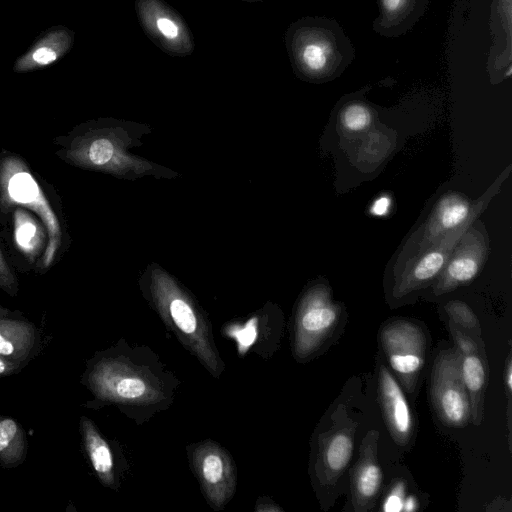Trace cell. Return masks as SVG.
<instances>
[{
  "label": "cell",
  "mask_w": 512,
  "mask_h": 512,
  "mask_svg": "<svg viewBox=\"0 0 512 512\" xmlns=\"http://www.w3.org/2000/svg\"><path fill=\"white\" fill-rule=\"evenodd\" d=\"M146 353L127 344L97 352L81 382L101 404H115L130 417L150 416L171 403L175 384L155 360H145Z\"/></svg>",
  "instance_id": "cell-1"
},
{
  "label": "cell",
  "mask_w": 512,
  "mask_h": 512,
  "mask_svg": "<svg viewBox=\"0 0 512 512\" xmlns=\"http://www.w3.org/2000/svg\"><path fill=\"white\" fill-rule=\"evenodd\" d=\"M290 66L301 80L323 83L338 78L353 62L355 48L333 18L304 16L285 31Z\"/></svg>",
  "instance_id": "cell-2"
},
{
  "label": "cell",
  "mask_w": 512,
  "mask_h": 512,
  "mask_svg": "<svg viewBox=\"0 0 512 512\" xmlns=\"http://www.w3.org/2000/svg\"><path fill=\"white\" fill-rule=\"evenodd\" d=\"M25 207L42 222L47 245L37 264L47 270L68 246V234L61 211L26 162L10 152L0 153V208Z\"/></svg>",
  "instance_id": "cell-3"
},
{
  "label": "cell",
  "mask_w": 512,
  "mask_h": 512,
  "mask_svg": "<svg viewBox=\"0 0 512 512\" xmlns=\"http://www.w3.org/2000/svg\"><path fill=\"white\" fill-rule=\"evenodd\" d=\"M153 303L165 325L212 376L218 378L224 363L216 349L210 325L188 296L170 282L155 287Z\"/></svg>",
  "instance_id": "cell-4"
},
{
  "label": "cell",
  "mask_w": 512,
  "mask_h": 512,
  "mask_svg": "<svg viewBox=\"0 0 512 512\" xmlns=\"http://www.w3.org/2000/svg\"><path fill=\"white\" fill-rule=\"evenodd\" d=\"M509 170L510 168L475 203H472L465 195L457 192L447 193L442 196L423 227L407 242L399 256L398 263L395 265V273L397 274L409 261L422 251L436 244L446 234L460 227L474 213L482 211L492 196L498 191L501 182L505 179Z\"/></svg>",
  "instance_id": "cell-5"
},
{
  "label": "cell",
  "mask_w": 512,
  "mask_h": 512,
  "mask_svg": "<svg viewBox=\"0 0 512 512\" xmlns=\"http://www.w3.org/2000/svg\"><path fill=\"white\" fill-rule=\"evenodd\" d=\"M431 396L439 419L450 427H463L470 418L469 396L461 373L458 349L441 351L431 374Z\"/></svg>",
  "instance_id": "cell-6"
},
{
  "label": "cell",
  "mask_w": 512,
  "mask_h": 512,
  "mask_svg": "<svg viewBox=\"0 0 512 512\" xmlns=\"http://www.w3.org/2000/svg\"><path fill=\"white\" fill-rule=\"evenodd\" d=\"M134 10L144 34L171 57L191 56L194 36L182 15L164 0H135Z\"/></svg>",
  "instance_id": "cell-7"
},
{
  "label": "cell",
  "mask_w": 512,
  "mask_h": 512,
  "mask_svg": "<svg viewBox=\"0 0 512 512\" xmlns=\"http://www.w3.org/2000/svg\"><path fill=\"white\" fill-rule=\"evenodd\" d=\"M339 317L338 306L325 286H316L302 298L294 329V354L303 360L312 355L333 331Z\"/></svg>",
  "instance_id": "cell-8"
},
{
  "label": "cell",
  "mask_w": 512,
  "mask_h": 512,
  "mask_svg": "<svg viewBox=\"0 0 512 512\" xmlns=\"http://www.w3.org/2000/svg\"><path fill=\"white\" fill-rule=\"evenodd\" d=\"M190 462L210 504L222 510L236 489V468L230 454L213 441L198 443L190 449Z\"/></svg>",
  "instance_id": "cell-9"
},
{
  "label": "cell",
  "mask_w": 512,
  "mask_h": 512,
  "mask_svg": "<svg viewBox=\"0 0 512 512\" xmlns=\"http://www.w3.org/2000/svg\"><path fill=\"white\" fill-rule=\"evenodd\" d=\"M380 342L392 369L407 388L413 386L425 359L422 329L404 320L389 322L380 331Z\"/></svg>",
  "instance_id": "cell-10"
},
{
  "label": "cell",
  "mask_w": 512,
  "mask_h": 512,
  "mask_svg": "<svg viewBox=\"0 0 512 512\" xmlns=\"http://www.w3.org/2000/svg\"><path fill=\"white\" fill-rule=\"evenodd\" d=\"M481 211L474 213L457 229L446 234L436 244L422 251L409 261L397 274L393 293L405 296L421 289L436 279L446 265L454 248L466 230L474 223Z\"/></svg>",
  "instance_id": "cell-11"
},
{
  "label": "cell",
  "mask_w": 512,
  "mask_h": 512,
  "mask_svg": "<svg viewBox=\"0 0 512 512\" xmlns=\"http://www.w3.org/2000/svg\"><path fill=\"white\" fill-rule=\"evenodd\" d=\"M472 226V225H471ZM469 227L436 278L434 294L441 295L471 282L487 256V239L476 227Z\"/></svg>",
  "instance_id": "cell-12"
},
{
  "label": "cell",
  "mask_w": 512,
  "mask_h": 512,
  "mask_svg": "<svg viewBox=\"0 0 512 512\" xmlns=\"http://www.w3.org/2000/svg\"><path fill=\"white\" fill-rule=\"evenodd\" d=\"M75 32L58 24L42 31L33 44L13 63L15 73H28L49 67L64 58L73 48Z\"/></svg>",
  "instance_id": "cell-13"
},
{
  "label": "cell",
  "mask_w": 512,
  "mask_h": 512,
  "mask_svg": "<svg viewBox=\"0 0 512 512\" xmlns=\"http://www.w3.org/2000/svg\"><path fill=\"white\" fill-rule=\"evenodd\" d=\"M38 328L21 313L0 318V355L22 369L40 352Z\"/></svg>",
  "instance_id": "cell-14"
},
{
  "label": "cell",
  "mask_w": 512,
  "mask_h": 512,
  "mask_svg": "<svg viewBox=\"0 0 512 512\" xmlns=\"http://www.w3.org/2000/svg\"><path fill=\"white\" fill-rule=\"evenodd\" d=\"M379 398L391 436L397 444H407L413 431L412 414L404 393L385 366L379 370Z\"/></svg>",
  "instance_id": "cell-15"
},
{
  "label": "cell",
  "mask_w": 512,
  "mask_h": 512,
  "mask_svg": "<svg viewBox=\"0 0 512 512\" xmlns=\"http://www.w3.org/2000/svg\"><path fill=\"white\" fill-rule=\"evenodd\" d=\"M377 431L364 439L361 457L352 476V496L357 511L367 510L376 499L382 482V472L377 463Z\"/></svg>",
  "instance_id": "cell-16"
},
{
  "label": "cell",
  "mask_w": 512,
  "mask_h": 512,
  "mask_svg": "<svg viewBox=\"0 0 512 512\" xmlns=\"http://www.w3.org/2000/svg\"><path fill=\"white\" fill-rule=\"evenodd\" d=\"M430 0H377L373 31L386 38L406 34L425 14Z\"/></svg>",
  "instance_id": "cell-17"
},
{
  "label": "cell",
  "mask_w": 512,
  "mask_h": 512,
  "mask_svg": "<svg viewBox=\"0 0 512 512\" xmlns=\"http://www.w3.org/2000/svg\"><path fill=\"white\" fill-rule=\"evenodd\" d=\"M511 1L494 0L491 5V26L495 38L487 67L493 83L511 75Z\"/></svg>",
  "instance_id": "cell-18"
},
{
  "label": "cell",
  "mask_w": 512,
  "mask_h": 512,
  "mask_svg": "<svg viewBox=\"0 0 512 512\" xmlns=\"http://www.w3.org/2000/svg\"><path fill=\"white\" fill-rule=\"evenodd\" d=\"M79 429L84 450L99 481L105 487L115 489V460L110 445L86 416L80 418Z\"/></svg>",
  "instance_id": "cell-19"
},
{
  "label": "cell",
  "mask_w": 512,
  "mask_h": 512,
  "mask_svg": "<svg viewBox=\"0 0 512 512\" xmlns=\"http://www.w3.org/2000/svg\"><path fill=\"white\" fill-rule=\"evenodd\" d=\"M28 441L22 425L12 417L0 415V466L21 465L27 456Z\"/></svg>",
  "instance_id": "cell-20"
},
{
  "label": "cell",
  "mask_w": 512,
  "mask_h": 512,
  "mask_svg": "<svg viewBox=\"0 0 512 512\" xmlns=\"http://www.w3.org/2000/svg\"><path fill=\"white\" fill-rule=\"evenodd\" d=\"M461 373L469 396L470 409L475 424H479L483 415V397L485 388V367L475 352L461 354Z\"/></svg>",
  "instance_id": "cell-21"
},
{
  "label": "cell",
  "mask_w": 512,
  "mask_h": 512,
  "mask_svg": "<svg viewBox=\"0 0 512 512\" xmlns=\"http://www.w3.org/2000/svg\"><path fill=\"white\" fill-rule=\"evenodd\" d=\"M353 451V440L349 434L339 432L332 435L322 451V463L325 469L336 475L344 470L350 461Z\"/></svg>",
  "instance_id": "cell-22"
},
{
  "label": "cell",
  "mask_w": 512,
  "mask_h": 512,
  "mask_svg": "<svg viewBox=\"0 0 512 512\" xmlns=\"http://www.w3.org/2000/svg\"><path fill=\"white\" fill-rule=\"evenodd\" d=\"M373 113L369 105L362 100L347 102L339 113L341 126L349 132H361L372 122Z\"/></svg>",
  "instance_id": "cell-23"
},
{
  "label": "cell",
  "mask_w": 512,
  "mask_h": 512,
  "mask_svg": "<svg viewBox=\"0 0 512 512\" xmlns=\"http://www.w3.org/2000/svg\"><path fill=\"white\" fill-rule=\"evenodd\" d=\"M445 308L455 323L468 329L479 328V323L476 316L465 303L459 301H451L447 303Z\"/></svg>",
  "instance_id": "cell-24"
},
{
  "label": "cell",
  "mask_w": 512,
  "mask_h": 512,
  "mask_svg": "<svg viewBox=\"0 0 512 512\" xmlns=\"http://www.w3.org/2000/svg\"><path fill=\"white\" fill-rule=\"evenodd\" d=\"M0 289L12 297H16L19 284L16 274L10 266L0 247Z\"/></svg>",
  "instance_id": "cell-25"
},
{
  "label": "cell",
  "mask_w": 512,
  "mask_h": 512,
  "mask_svg": "<svg viewBox=\"0 0 512 512\" xmlns=\"http://www.w3.org/2000/svg\"><path fill=\"white\" fill-rule=\"evenodd\" d=\"M404 503V485L403 483H397L389 493L383 506L385 511H400L402 510Z\"/></svg>",
  "instance_id": "cell-26"
},
{
  "label": "cell",
  "mask_w": 512,
  "mask_h": 512,
  "mask_svg": "<svg viewBox=\"0 0 512 512\" xmlns=\"http://www.w3.org/2000/svg\"><path fill=\"white\" fill-rule=\"evenodd\" d=\"M391 198L388 195H381L374 200L371 205L370 213L374 216H385L391 208Z\"/></svg>",
  "instance_id": "cell-27"
},
{
  "label": "cell",
  "mask_w": 512,
  "mask_h": 512,
  "mask_svg": "<svg viewBox=\"0 0 512 512\" xmlns=\"http://www.w3.org/2000/svg\"><path fill=\"white\" fill-rule=\"evenodd\" d=\"M21 370L20 366L0 355V379L18 374Z\"/></svg>",
  "instance_id": "cell-28"
},
{
  "label": "cell",
  "mask_w": 512,
  "mask_h": 512,
  "mask_svg": "<svg viewBox=\"0 0 512 512\" xmlns=\"http://www.w3.org/2000/svg\"><path fill=\"white\" fill-rule=\"evenodd\" d=\"M416 499L412 496L408 497L404 503H403V507H402V510H405V511H414L416 510L417 506H416Z\"/></svg>",
  "instance_id": "cell-29"
},
{
  "label": "cell",
  "mask_w": 512,
  "mask_h": 512,
  "mask_svg": "<svg viewBox=\"0 0 512 512\" xmlns=\"http://www.w3.org/2000/svg\"><path fill=\"white\" fill-rule=\"evenodd\" d=\"M506 383H507V387H508V389L510 391L511 390V385H512V372H511V363L510 362H508V365H507Z\"/></svg>",
  "instance_id": "cell-30"
},
{
  "label": "cell",
  "mask_w": 512,
  "mask_h": 512,
  "mask_svg": "<svg viewBox=\"0 0 512 512\" xmlns=\"http://www.w3.org/2000/svg\"><path fill=\"white\" fill-rule=\"evenodd\" d=\"M20 312H13L0 304V318L19 314Z\"/></svg>",
  "instance_id": "cell-31"
},
{
  "label": "cell",
  "mask_w": 512,
  "mask_h": 512,
  "mask_svg": "<svg viewBox=\"0 0 512 512\" xmlns=\"http://www.w3.org/2000/svg\"><path fill=\"white\" fill-rule=\"evenodd\" d=\"M239 1L248 2V3H258V2H263L265 0H239Z\"/></svg>",
  "instance_id": "cell-32"
}]
</instances>
